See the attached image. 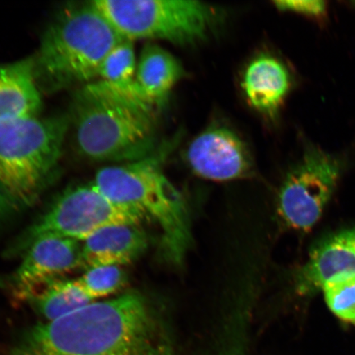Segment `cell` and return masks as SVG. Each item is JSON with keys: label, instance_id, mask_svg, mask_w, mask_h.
<instances>
[{"label": "cell", "instance_id": "obj_3", "mask_svg": "<svg viewBox=\"0 0 355 355\" xmlns=\"http://www.w3.org/2000/svg\"><path fill=\"white\" fill-rule=\"evenodd\" d=\"M172 144L139 161L107 166L96 173L92 184L110 201L132 208L159 226L164 254L180 266L193 244L187 203L162 165Z\"/></svg>", "mask_w": 355, "mask_h": 355}, {"label": "cell", "instance_id": "obj_10", "mask_svg": "<svg viewBox=\"0 0 355 355\" xmlns=\"http://www.w3.org/2000/svg\"><path fill=\"white\" fill-rule=\"evenodd\" d=\"M81 243L68 238L46 236L31 244L12 277V286L21 298L25 299L43 284L82 268Z\"/></svg>", "mask_w": 355, "mask_h": 355}, {"label": "cell", "instance_id": "obj_12", "mask_svg": "<svg viewBox=\"0 0 355 355\" xmlns=\"http://www.w3.org/2000/svg\"><path fill=\"white\" fill-rule=\"evenodd\" d=\"M148 245V237L139 225L109 226L83 242L82 268L131 263L144 254Z\"/></svg>", "mask_w": 355, "mask_h": 355}, {"label": "cell", "instance_id": "obj_2", "mask_svg": "<svg viewBox=\"0 0 355 355\" xmlns=\"http://www.w3.org/2000/svg\"><path fill=\"white\" fill-rule=\"evenodd\" d=\"M154 106L100 80L75 97L73 122L80 154L96 162H132L155 153Z\"/></svg>", "mask_w": 355, "mask_h": 355}, {"label": "cell", "instance_id": "obj_15", "mask_svg": "<svg viewBox=\"0 0 355 355\" xmlns=\"http://www.w3.org/2000/svg\"><path fill=\"white\" fill-rule=\"evenodd\" d=\"M184 74L183 65L165 49L148 44L141 50L137 64L136 83L141 94L155 108L165 104Z\"/></svg>", "mask_w": 355, "mask_h": 355}, {"label": "cell", "instance_id": "obj_18", "mask_svg": "<svg viewBox=\"0 0 355 355\" xmlns=\"http://www.w3.org/2000/svg\"><path fill=\"white\" fill-rule=\"evenodd\" d=\"M79 285L93 300L116 294L125 286V272L118 266L89 268L77 279Z\"/></svg>", "mask_w": 355, "mask_h": 355}, {"label": "cell", "instance_id": "obj_6", "mask_svg": "<svg viewBox=\"0 0 355 355\" xmlns=\"http://www.w3.org/2000/svg\"><path fill=\"white\" fill-rule=\"evenodd\" d=\"M94 6L124 40H162L190 46L219 25L216 7L193 0H95Z\"/></svg>", "mask_w": 355, "mask_h": 355}, {"label": "cell", "instance_id": "obj_1", "mask_svg": "<svg viewBox=\"0 0 355 355\" xmlns=\"http://www.w3.org/2000/svg\"><path fill=\"white\" fill-rule=\"evenodd\" d=\"M165 319L148 297L128 291L31 328L10 355H173Z\"/></svg>", "mask_w": 355, "mask_h": 355}, {"label": "cell", "instance_id": "obj_20", "mask_svg": "<svg viewBox=\"0 0 355 355\" xmlns=\"http://www.w3.org/2000/svg\"><path fill=\"white\" fill-rule=\"evenodd\" d=\"M244 313L238 314L237 321L232 322L228 336H225L221 344L209 355H246L244 340Z\"/></svg>", "mask_w": 355, "mask_h": 355}, {"label": "cell", "instance_id": "obj_11", "mask_svg": "<svg viewBox=\"0 0 355 355\" xmlns=\"http://www.w3.org/2000/svg\"><path fill=\"white\" fill-rule=\"evenodd\" d=\"M355 276V229L331 235L318 243L296 277L300 295L322 290L326 284Z\"/></svg>", "mask_w": 355, "mask_h": 355}, {"label": "cell", "instance_id": "obj_17", "mask_svg": "<svg viewBox=\"0 0 355 355\" xmlns=\"http://www.w3.org/2000/svg\"><path fill=\"white\" fill-rule=\"evenodd\" d=\"M137 64L133 42L123 40L106 56L100 69L98 80L143 96L136 83Z\"/></svg>", "mask_w": 355, "mask_h": 355}, {"label": "cell", "instance_id": "obj_5", "mask_svg": "<svg viewBox=\"0 0 355 355\" xmlns=\"http://www.w3.org/2000/svg\"><path fill=\"white\" fill-rule=\"evenodd\" d=\"M123 40L92 1L64 8L49 25L33 59L38 84L60 89L92 83L106 56Z\"/></svg>", "mask_w": 355, "mask_h": 355}, {"label": "cell", "instance_id": "obj_8", "mask_svg": "<svg viewBox=\"0 0 355 355\" xmlns=\"http://www.w3.org/2000/svg\"><path fill=\"white\" fill-rule=\"evenodd\" d=\"M343 163L336 155L309 146L279 189L277 213L287 227L309 230L321 218L338 183Z\"/></svg>", "mask_w": 355, "mask_h": 355}, {"label": "cell", "instance_id": "obj_14", "mask_svg": "<svg viewBox=\"0 0 355 355\" xmlns=\"http://www.w3.org/2000/svg\"><path fill=\"white\" fill-rule=\"evenodd\" d=\"M242 87L248 103L259 112L274 115L291 87V74L282 61L263 55L255 58L244 71Z\"/></svg>", "mask_w": 355, "mask_h": 355}, {"label": "cell", "instance_id": "obj_4", "mask_svg": "<svg viewBox=\"0 0 355 355\" xmlns=\"http://www.w3.org/2000/svg\"><path fill=\"white\" fill-rule=\"evenodd\" d=\"M69 126L64 117L0 123V220L38 201L56 171Z\"/></svg>", "mask_w": 355, "mask_h": 355}, {"label": "cell", "instance_id": "obj_19", "mask_svg": "<svg viewBox=\"0 0 355 355\" xmlns=\"http://www.w3.org/2000/svg\"><path fill=\"white\" fill-rule=\"evenodd\" d=\"M322 290L331 312L340 320L355 325V276L327 283Z\"/></svg>", "mask_w": 355, "mask_h": 355}, {"label": "cell", "instance_id": "obj_21", "mask_svg": "<svg viewBox=\"0 0 355 355\" xmlns=\"http://www.w3.org/2000/svg\"><path fill=\"white\" fill-rule=\"evenodd\" d=\"M277 10L300 13L309 17H322L326 15L327 4L321 0H303V1H274Z\"/></svg>", "mask_w": 355, "mask_h": 355}, {"label": "cell", "instance_id": "obj_13", "mask_svg": "<svg viewBox=\"0 0 355 355\" xmlns=\"http://www.w3.org/2000/svg\"><path fill=\"white\" fill-rule=\"evenodd\" d=\"M41 107L33 60L0 65V123L37 117Z\"/></svg>", "mask_w": 355, "mask_h": 355}, {"label": "cell", "instance_id": "obj_7", "mask_svg": "<svg viewBox=\"0 0 355 355\" xmlns=\"http://www.w3.org/2000/svg\"><path fill=\"white\" fill-rule=\"evenodd\" d=\"M145 217L132 208L110 201L92 184L67 190L16 243L24 252L38 239L58 236L84 242L113 225H139Z\"/></svg>", "mask_w": 355, "mask_h": 355}, {"label": "cell", "instance_id": "obj_9", "mask_svg": "<svg viewBox=\"0 0 355 355\" xmlns=\"http://www.w3.org/2000/svg\"><path fill=\"white\" fill-rule=\"evenodd\" d=\"M185 157L195 174L213 181L243 179L254 168L247 144L238 133L221 124L211 125L194 137Z\"/></svg>", "mask_w": 355, "mask_h": 355}, {"label": "cell", "instance_id": "obj_16", "mask_svg": "<svg viewBox=\"0 0 355 355\" xmlns=\"http://www.w3.org/2000/svg\"><path fill=\"white\" fill-rule=\"evenodd\" d=\"M44 322L57 320L95 302L77 279H54L35 288L26 297Z\"/></svg>", "mask_w": 355, "mask_h": 355}, {"label": "cell", "instance_id": "obj_22", "mask_svg": "<svg viewBox=\"0 0 355 355\" xmlns=\"http://www.w3.org/2000/svg\"><path fill=\"white\" fill-rule=\"evenodd\" d=\"M353 3H354V6H355V1H354V2H353Z\"/></svg>", "mask_w": 355, "mask_h": 355}]
</instances>
